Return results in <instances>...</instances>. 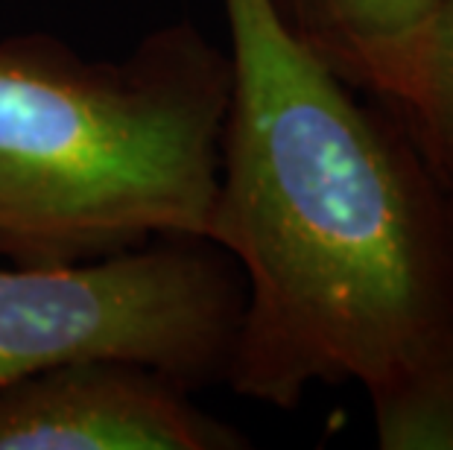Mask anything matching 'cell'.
I'll use <instances>...</instances> for the list:
<instances>
[{
  "label": "cell",
  "mask_w": 453,
  "mask_h": 450,
  "mask_svg": "<svg viewBox=\"0 0 453 450\" xmlns=\"http://www.w3.org/2000/svg\"><path fill=\"white\" fill-rule=\"evenodd\" d=\"M231 91L208 240L246 281L231 389L293 409L378 392L453 337V202L401 120L354 97L269 0H223Z\"/></svg>",
  "instance_id": "cell-1"
},
{
  "label": "cell",
  "mask_w": 453,
  "mask_h": 450,
  "mask_svg": "<svg viewBox=\"0 0 453 450\" xmlns=\"http://www.w3.org/2000/svg\"><path fill=\"white\" fill-rule=\"evenodd\" d=\"M228 91V53L190 21L123 59L0 38V257L53 266L208 240Z\"/></svg>",
  "instance_id": "cell-2"
},
{
  "label": "cell",
  "mask_w": 453,
  "mask_h": 450,
  "mask_svg": "<svg viewBox=\"0 0 453 450\" xmlns=\"http://www.w3.org/2000/svg\"><path fill=\"white\" fill-rule=\"evenodd\" d=\"M246 281L205 237L0 270V389L73 360H138L188 389L228 378Z\"/></svg>",
  "instance_id": "cell-3"
},
{
  "label": "cell",
  "mask_w": 453,
  "mask_h": 450,
  "mask_svg": "<svg viewBox=\"0 0 453 450\" xmlns=\"http://www.w3.org/2000/svg\"><path fill=\"white\" fill-rule=\"evenodd\" d=\"M138 360L94 357L0 389V450H240V430Z\"/></svg>",
  "instance_id": "cell-4"
},
{
  "label": "cell",
  "mask_w": 453,
  "mask_h": 450,
  "mask_svg": "<svg viewBox=\"0 0 453 450\" xmlns=\"http://www.w3.org/2000/svg\"><path fill=\"white\" fill-rule=\"evenodd\" d=\"M307 50L357 91L387 100L439 0H269Z\"/></svg>",
  "instance_id": "cell-5"
},
{
  "label": "cell",
  "mask_w": 453,
  "mask_h": 450,
  "mask_svg": "<svg viewBox=\"0 0 453 450\" xmlns=\"http://www.w3.org/2000/svg\"><path fill=\"white\" fill-rule=\"evenodd\" d=\"M383 105L453 202V0H439Z\"/></svg>",
  "instance_id": "cell-6"
},
{
  "label": "cell",
  "mask_w": 453,
  "mask_h": 450,
  "mask_svg": "<svg viewBox=\"0 0 453 450\" xmlns=\"http://www.w3.org/2000/svg\"><path fill=\"white\" fill-rule=\"evenodd\" d=\"M369 400L383 450H453V337Z\"/></svg>",
  "instance_id": "cell-7"
}]
</instances>
